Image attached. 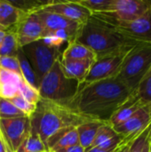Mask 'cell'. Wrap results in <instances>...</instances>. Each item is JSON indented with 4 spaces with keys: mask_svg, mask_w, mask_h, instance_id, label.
Wrapping results in <instances>:
<instances>
[{
    "mask_svg": "<svg viewBox=\"0 0 151 152\" xmlns=\"http://www.w3.org/2000/svg\"><path fill=\"white\" fill-rule=\"evenodd\" d=\"M131 93L132 91L117 77L81 84L69 107L86 118L109 124Z\"/></svg>",
    "mask_w": 151,
    "mask_h": 152,
    "instance_id": "obj_1",
    "label": "cell"
},
{
    "mask_svg": "<svg viewBox=\"0 0 151 152\" xmlns=\"http://www.w3.org/2000/svg\"><path fill=\"white\" fill-rule=\"evenodd\" d=\"M29 118L30 128L38 134L45 147L47 142L56 134L77 128L83 123L92 120L68 106L42 98L36 103V110Z\"/></svg>",
    "mask_w": 151,
    "mask_h": 152,
    "instance_id": "obj_2",
    "label": "cell"
},
{
    "mask_svg": "<svg viewBox=\"0 0 151 152\" xmlns=\"http://www.w3.org/2000/svg\"><path fill=\"white\" fill-rule=\"evenodd\" d=\"M74 41L92 50L96 59L129 51L141 45L122 35L114 28L93 15L86 22L81 24Z\"/></svg>",
    "mask_w": 151,
    "mask_h": 152,
    "instance_id": "obj_3",
    "label": "cell"
},
{
    "mask_svg": "<svg viewBox=\"0 0 151 152\" xmlns=\"http://www.w3.org/2000/svg\"><path fill=\"white\" fill-rule=\"evenodd\" d=\"M81 83L64 76L61 58H59L51 69L39 83L38 93L42 99L68 106L77 94Z\"/></svg>",
    "mask_w": 151,
    "mask_h": 152,
    "instance_id": "obj_4",
    "label": "cell"
},
{
    "mask_svg": "<svg viewBox=\"0 0 151 152\" xmlns=\"http://www.w3.org/2000/svg\"><path fill=\"white\" fill-rule=\"evenodd\" d=\"M150 69L151 45L141 44L128 53L116 77L133 92Z\"/></svg>",
    "mask_w": 151,
    "mask_h": 152,
    "instance_id": "obj_5",
    "label": "cell"
},
{
    "mask_svg": "<svg viewBox=\"0 0 151 152\" xmlns=\"http://www.w3.org/2000/svg\"><path fill=\"white\" fill-rule=\"evenodd\" d=\"M92 15L132 40L140 44L151 45V9L132 21L117 20L102 12L92 13Z\"/></svg>",
    "mask_w": 151,
    "mask_h": 152,
    "instance_id": "obj_6",
    "label": "cell"
},
{
    "mask_svg": "<svg viewBox=\"0 0 151 152\" xmlns=\"http://www.w3.org/2000/svg\"><path fill=\"white\" fill-rule=\"evenodd\" d=\"M21 48L36 74L38 83L51 69L54 62L61 57L59 47L49 45L42 39Z\"/></svg>",
    "mask_w": 151,
    "mask_h": 152,
    "instance_id": "obj_7",
    "label": "cell"
},
{
    "mask_svg": "<svg viewBox=\"0 0 151 152\" xmlns=\"http://www.w3.org/2000/svg\"><path fill=\"white\" fill-rule=\"evenodd\" d=\"M30 131L29 117L0 118V136L7 152H17Z\"/></svg>",
    "mask_w": 151,
    "mask_h": 152,
    "instance_id": "obj_8",
    "label": "cell"
},
{
    "mask_svg": "<svg viewBox=\"0 0 151 152\" xmlns=\"http://www.w3.org/2000/svg\"><path fill=\"white\" fill-rule=\"evenodd\" d=\"M131 50L96 59L93 62L83 84H90L100 80L116 77L122 67L125 58Z\"/></svg>",
    "mask_w": 151,
    "mask_h": 152,
    "instance_id": "obj_9",
    "label": "cell"
},
{
    "mask_svg": "<svg viewBox=\"0 0 151 152\" xmlns=\"http://www.w3.org/2000/svg\"><path fill=\"white\" fill-rule=\"evenodd\" d=\"M14 28L20 47L42 39L44 34V26L34 10L23 11Z\"/></svg>",
    "mask_w": 151,
    "mask_h": 152,
    "instance_id": "obj_10",
    "label": "cell"
},
{
    "mask_svg": "<svg viewBox=\"0 0 151 152\" xmlns=\"http://www.w3.org/2000/svg\"><path fill=\"white\" fill-rule=\"evenodd\" d=\"M34 11L39 17L44 28V34L43 38L45 36L55 32H66L72 37L74 41L77 31L81 26L80 23L69 20L60 14L45 11L40 7L34 9Z\"/></svg>",
    "mask_w": 151,
    "mask_h": 152,
    "instance_id": "obj_11",
    "label": "cell"
},
{
    "mask_svg": "<svg viewBox=\"0 0 151 152\" xmlns=\"http://www.w3.org/2000/svg\"><path fill=\"white\" fill-rule=\"evenodd\" d=\"M151 123V103L139 109L132 117L119 126L113 127L124 137L122 142H131Z\"/></svg>",
    "mask_w": 151,
    "mask_h": 152,
    "instance_id": "obj_12",
    "label": "cell"
},
{
    "mask_svg": "<svg viewBox=\"0 0 151 152\" xmlns=\"http://www.w3.org/2000/svg\"><path fill=\"white\" fill-rule=\"evenodd\" d=\"M150 9L151 0H114L111 12L102 13L117 20L132 21L143 15Z\"/></svg>",
    "mask_w": 151,
    "mask_h": 152,
    "instance_id": "obj_13",
    "label": "cell"
},
{
    "mask_svg": "<svg viewBox=\"0 0 151 152\" xmlns=\"http://www.w3.org/2000/svg\"><path fill=\"white\" fill-rule=\"evenodd\" d=\"M40 8L64 16L80 24H84L85 22H86L88 19L92 16V12L85 7L81 5L77 1L76 2L52 1V2H47L45 4L40 6Z\"/></svg>",
    "mask_w": 151,
    "mask_h": 152,
    "instance_id": "obj_14",
    "label": "cell"
},
{
    "mask_svg": "<svg viewBox=\"0 0 151 152\" xmlns=\"http://www.w3.org/2000/svg\"><path fill=\"white\" fill-rule=\"evenodd\" d=\"M123 139L124 137L117 134L109 124L105 123L98 129L96 136L88 149L97 147L107 151H115L122 142Z\"/></svg>",
    "mask_w": 151,
    "mask_h": 152,
    "instance_id": "obj_15",
    "label": "cell"
},
{
    "mask_svg": "<svg viewBox=\"0 0 151 152\" xmlns=\"http://www.w3.org/2000/svg\"><path fill=\"white\" fill-rule=\"evenodd\" d=\"M25 80L21 76L0 68V96L10 99L20 94Z\"/></svg>",
    "mask_w": 151,
    "mask_h": 152,
    "instance_id": "obj_16",
    "label": "cell"
},
{
    "mask_svg": "<svg viewBox=\"0 0 151 152\" xmlns=\"http://www.w3.org/2000/svg\"><path fill=\"white\" fill-rule=\"evenodd\" d=\"M93 62L90 60L75 61L61 58V66L64 76L68 78L77 80L81 84L84 83L87 77Z\"/></svg>",
    "mask_w": 151,
    "mask_h": 152,
    "instance_id": "obj_17",
    "label": "cell"
},
{
    "mask_svg": "<svg viewBox=\"0 0 151 152\" xmlns=\"http://www.w3.org/2000/svg\"><path fill=\"white\" fill-rule=\"evenodd\" d=\"M143 106L145 105H142V102L131 93L128 99L112 116L109 124L112 127L121 125L122 123L126 121L130 117H132L139 109H141Z\"/></svg>",
    "mask_w": 151,
    "mask_h": 152,
    "instance_id": "obj_18",
    "label": "cell"
},
{
    "mask_svg": "<svg viewBox=\"0 0 151 152\" xmlns=\"http://www.w3.org/2000/svg\"><path fill=\"white\" fill-rule=\"evenodd\" d=\"M22 12L10 1L0 0V29L8 30L13 28L19 22Z\"/></svg>",
    "mask_w": 151,
    "mask_h": 152,
    "instance_id": "obj_19",
    "label": "cell"
},
{
    "mask_svg": "<svg viewBox=\"0 0 151 152\" xmlns=\"http://www.w3.org/2000/svg\"><path fill=\"white\" fill-rule=\"evenodd\" d=\"M103 124L105 123L92 119V120L83 123L82 125L77 127V131L78 137H79V144L85 150L88 149L92 145L96 136V134L98 132V129Z\"/></svg>",
    "mask_w": 151,
    "mask_h": 152,
    "instance_id": "obj_20",
    "label": "cell"
},
{
    "mask_svg": "<svg viewBox=\"0 0 151 152\" xmlns=\"http://www.w3.org/2000/svg\"><path fill=\"white\" fill-rule=\"evenodd\" d=\"M61 58L66 60H75V61L90 60L94 61L96 56L93 53V52L90 50L88 47L85 46L80 43L71 41L69 42L68 47L64 50Z\"/></svg>",
    "mask_w": 151,
    "mask_h": 152,
    "instance_id": "obj_21",
    "label": "cell"
},
{
    "mask_svg": "<svg viewBox=\"0 0 151 152\" xmlns=\"http://www.w3.org/2000/svg\"><path fill=\"white\" fill-rule=\"evenodd\" d=\"M17 59L19 61V64H20V72H21V77L22 78L34 89L38 91V87H39V83L37 81V78L36 77V74L28 61V60L27 59L23 50L21 47L19 48L18 50V53H17Z\"/></svg>",
    "mask_w": 151,
    "mask_h": 152,
    "instance_id": "obj_22",
    "label": "cell"
},
{
    "mask_svg": "<svg viewBox=\"0 0 151 152\" xmlns=\"http://www.w3.org/2000/svg\"><path fill=\"white\" fill-rule=\"evenodd\" d=\"M19 48L14 27L5 30L4 37L0 45V57H17Z\"/></svg>",
    "mask_w": 151,
    "mask_h": 152,
    "instance_id": "obj_23",
    "label": "cell"
},
{
    "mask_svg": "<svg viewBox=\"0 0 151 152\" xmlns=\"http://www.w3.org/2000/svg\"><path fill=\"white\" fill-rule=\"evenodd\" d=\"M17 152H48L38 134L30 128L28 137L21 143Z\"/></svg>",
    "mask_w": 151,
    "mask_h": 152,
    "instance_id": "obj_24",
    "label": "cell"
},
{
    "mask_svg": "<svg viewBox=\"0 0 151 152\" xmlns=\"http://www.w3.org/2000/svg\"><path fill=\"white\" fill-rule=\"evenodd\" d=\"M132 94L142 102V105L151 103V69L142 79Z\"/></svg>",
    "mask_w": 151,
    "mask_h": 152,
    "instance_id": "obj_25",
    "label": "cell"
},
{
    "mask_svg": "<svg viewBox=\"0 0 151 152\" xmlns=\"http://www.w3.org/2000/svg\"><path fill=\"white\" fill-rule=\"evenodd\" d=\"M151 147V123L131 143L130 152H150Z\"/></svg>",
    "mask_w": 151,
    "mask_h": 152,
    "instance_id": "obj_26",
    "label": "cell"
},
{
    "mask_svg": "<svg viewBox=\"0 0 151 152\" xmlns=\"http://www.w3.org/2000/svg\"><path fill=\"white\" fill-rule=\"evenodd\" d=\"M77 2L92 13H99L111 12L114 0H79Z\"/></svg>",
    "mask_w": 151,
    "mask_h": 152,
    "instance_id": "obj_27",
    "label": "cell"
},
{
    "mask_svg": "<svg viewBox=\"0 0 151 152\" xmlns=\"http://www.w3.org/2000/svg\"><path fill=\"white\" fill-rule=\"evenodd\" d=\"M21 117L28 116L18 108H16L9 100L0 96V118L9 119Z\"/></svg>",
    "mask_w": 151,
    "mask_h": 152,
    "instance_id": "obj_28",
    "label": "cell"
},
{
    "mask_svg": "<svg viewBox=\"0 0 151 152\" xmlns=\"http://www.w3.org/2000/svg\"><path fill=\"white\" fill-rule=\"evenodd\" d=\"M7 100H9L16 108H18L23 113H25L28 117H30L36 110V105L28 102L20 94H18L15 96Z\"/></svg>",
    "mask_w": 151,
    "mask_h": 152,
    "instance_id": "obj_29",
    "label": "cell"
},
{
    "mask_svg": "<svg viewBox=\"0 0 151 152\" xmlns=\"http://www.w3.org/2000/svg\"><path fill=\"white\" fill-rule=\"evenodd\" d=\"M0 68L21 76L20 68L17 57H0Z\"/></svg>",
    "mask_w": 151,
    "mask_h": 152,
    "instance_id": "obj_30",
    "label": "cell"
},
{
    "mask_svg": "<svg viewBox=\"0 0 151 152\" xmlns=\"http://www.w3.org/2000/svg\"><path fill=\"white\" fill-rule=\"evenodd\" d=\"M54 152H85V150L80 144H77V145L68 147V148H63Z\"/></svg>",
    "mask_w": 151,
    "mask_h": 152,
    "instance_id": "obj_31",
    "label": "cell"
},
{
    "mask_svg": "<svg viewBox=\"0 0 151 152\" xmlns=\"http://www.w3.org/2000/svg\"><path fill=\"white\" fill-rule=\"evenodd\" d=\"M131 142H121L114 152H130Z\"/></svg>",
    "mask_w": 151,
    "mask_h": 152,
    "instance_id": "obj_32",
    "label": "cell"
},
{
    "mask_svg": "<svg viewBox=\"0 0 151 152\" xmlns=\"http://www.w3.org/2000/svg\"><path fill=\"white\" fill-rule=\"evenodd\" d=\"M115 151H103V150H101L97 147H94V148H90V149H87L85 150V152H114Z\"/></svg>",
    "mask_w": 151,
    "mask_h": 152,
    "instance_id": "obj_33",
    "label": "cell"
},
{
    "mask_svg": "<svg viewBox=\"0 0 151 152\" xmlns=\"http://www.w3.org/2000/svg\"><path fill=\"white\" fill-rule=\"evenodd\" d=\"M0 152H7L6 151L5 147H4V142H3V141H2L1 136H0Z\"/></svg>",
    "mask_w": 151,
    "mask_h": 152,
    "instance_id": "obj_34",
    "label": "cell"
},
{
    "mask_svg": "<svg viewBox=\"0 0 151 152\" xmlns=\"http://www.w3.org/2000/svg\"><path fill=\"white\" fill-rule=\"evenodd\" d=\"M4 35H5V30H3V29H0V45L4 37Z\"/></svg>",
    "mask_w": 151,
    "mask_h": 152,
    "instance_id": "obj_35",
    "label": "cell"
},
{
    "mask_svg": "<svg viewBox=\"0 0 151 152\" xmlns=\"http://www.w3.org/2000/svg\"><path fill=\"white\" fill-rule=\"evenodd\" d=\"M48 152H54V151H48Z\"/></svg>",
    "mask_w": 151,
    "mask_h": 152,
    "instance_id": "obj_36",
    "label": "cell"
},
{
    "mask_svg": "<svg viewBox=\"0 0 151 152\" xmlns=\"http://www.w3.org/2000/svg\"><path fill=\"white\" fill-rule=\"evenodd\" d=\"M150 152H151V147H150Z\"/></svg>",
    "mask_w": 151,
    "mask_h": 152,
    "instance_id": "obj_37",
    "label": "cell"
}]
</instances>
